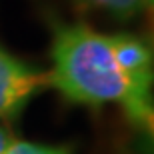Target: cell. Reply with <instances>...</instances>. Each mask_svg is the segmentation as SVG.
I'll return each mask as SVG.
<instances>
[{"label": "cell", "instance_id": "6da1fadb", "mask_svg": "<svg viewBox=\"0 0 154 154\" xmlns=\"http://www.w3.org/2000/svg\"><path fill=\"white\" fill-rule=\"evenodd\" d=\"M48 24L52 58L50 70H46L48 88H54L68 104L92 110L122 102L126 76L112 36L82 22L52 18Z\"/></svg>", "mask_w": 154, "mask_h": 154}, {"label": "cell", "instance_id": "7a4b0ae2", "mask_svg": "<svg viewBox=\"0 0 154 154\" xmlns=\"http://www.w3.org/2000/svg\"><path fill=\"white\" fill-rule=\"evenodd\" d=\"M114 50L126 76V94L120 102L128 124L144 138H152L154 104L152 80L154 60L148 42L132 32H110Z\"/></svg>", "mask_w": 154, "mask_h": 154}, {"label": "cell", "instance_id": "3957f363", "mask_svg": "<svg viewBox=\"0 0 154 154\" xmlns=\"http://www.w3.org/2000/svg\"><path fill=\"white\" fill-rule=\"evenodd\" d=\"M44 88H48L46 70L16 56L0 42V122H16Z\"/></svg>", "mask_w": 154, "mask_h": 154}, {"label": "cell", "instance_id": "277c9868", "mask_svg": "<svg viewBox=\"0 0 154 154\" xmlns=\"http://www.w3.org/2000/svg\"><path fill=\"white\" fill-rule=\"evenodd\" d=\"M80 2L106 12L116 20H132L152 4V0H80Z\"/></svg>", "mask_w": 154, "mask_h": 154}, {"label": "cell", "instance_id": "5b68a950", "mask_svg": "<svg viewBox=\"0 0 154 154\" xmlns=\"http://www.w3.org/2000/svg\"><path fill=\"white\" fill-rule=\"evenodd\" d=\"M4 154H74L68 144H42L28 140H12Z\"/></svg>", "mask_w": 154, "mask_h": 154}, {"label": "cell", "instance_id": "8992f818", "mask_svg": "<svg viewBox=\"0 0 154 154\" xmlns=\"http://www.w3.org/2000/svg\"><path fill=\"white\" fill-rule=\"evenodd\" d=\"M10 142H12L10 132H8L4 126L0 124V154H4V152H6V148L10 146Z\"/></svg>", "mask_w": 154, "mask_h": 154}]
</instances>
